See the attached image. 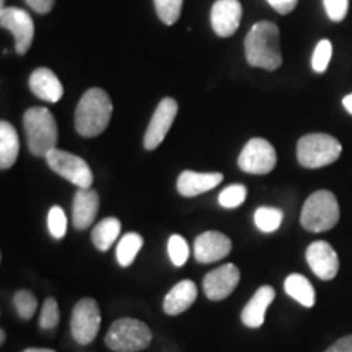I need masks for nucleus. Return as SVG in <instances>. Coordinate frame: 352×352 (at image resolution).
<instances>
[{
  "label": "nucleus",
  "mask_w": 352,
  "mask_h": 352,
  "mask_svg": "<svg viewBox=\"0 0 352 352\" xmlns=\"http://www.w3.org/2000/svg\"><path fill=\"white\" fill-rule=\"evenodd\" d=\"M246 63L252 67L277 70L283 64L280 33L272 21H258L245 38Z\"/></svg>",
  "instance_id": "obj_1"
},
{
  "label": "nucleus",
  "mask_w": 352,
  "mask_h": 352,
  "mask_svg": "<svg viewBox=\"0 0 352 352\" xmlns=\"http://www.w3.org/2000/svg\"><path fill=\"white\" fill-rule=\"evenodd\" d=\"M113 114V103L101 88H90L78 101L76 129L83 138H96L107 129Z\"/></svg>",
  "instance_id": "obj_2"
},
{
  "label": "nucleus",
  "mask_w": 352,
  "mask_h": 352,
  "mask_svg": "<svg viewBox=\"0 0 352 352\" xmlns=\"http://www.w3.org/2000/svg\"><path fill=\"white\" fill-rule=\"evenodd\" d=\"M23 126L30 152L34 157H46L57 148V124L54 116L47 108H30L23 116Z\"/></svg>",
  "instance_id": "obj_3"
},
{
  "label": "nucleus",
  "mask_w": 352,
  "mask_h": 352,
  "mask_svg": "<svg viewBox=\"0 0 352 352\" xmlns=\"http://www.w3.org/2000/svg\"><path fill=\"white\" fill-rule=\"evenodd\" d=\"M340 220V204L336 196L328 189H320L308 196L302 208L300 223L308 232H328Z\"/></svg>",
  "instance_id": "obj_4"
},
{
  "label": "nucleus",
  "mask_w": 352,
  "mask_h": 352,
  "mask_svg": "<svg viewBox=\"0 0 352 352\" xmlns=\"http://www.w3.org/2000/svg\"><path fill=\"white\" fill-rule=\"evenodd\" d=\"M342 145L340 140L323 132L307 134L297 144V160L303 168H323L334 164L341 157Z\"/></svg>",
  "instance_id": "obj_5"
},
{
  "label": "nucleus",
  "mask_w": 352,
  "mask_h": 352,
  "mask_svg": "<svg viewBox=\"0 0 352 352\" xmlns=\"http://www.w3.org/2000/svg\"><path fill=\"white\" fill-rule=\"evenodd\" d=\"M104 342L114 352H139L152 342V331L144 321L120 318L109 327Z\"/></svg>",
  "instance_id": "obj_6"
},
{
  "label": "nucleus",
  "mask_w": 352,
  "mask_h": 352,
  "mask_svg": "<svg viewBox=\"0 0 352 352\" xmlns=\"http://www.w3.org/2000/svg\"><path fill=\"white\" fill-rule=\"evenodd\" d=\"M101 324L100 307L96 300L90 297L80 298L74 307L72 316H70V333L77 344L87 346L95 341L98 336Z\"/></svg>",
  "instance_id": "obj_7"
},
{
  "label": "nucleus",
  "mask_w": 352,
  "mask_h": 352,
  "mask_svg": "<svg viewBox=\"0 0 352 352\" xmlns=\"http://www.w3.org/2000/svg\"><path fill=\"white\" fill-rule=\"evenodd\" d=\"M46 162L54 173L76 184L77 188H91L94 184V173L90 166L78 155L54 148L46 155Z\"/></svg>",
  "instance_id": "obj_8"
},
{
  "label": "nucleus",
  "mask_w": 352,
  "mask_h": 352,
  "mask_svg": "<svg viewBox=\"0 0 352 352\" xmlns=\"http://www.w3.org/2000/svg\"><path fill=\"white\" fill-rule=\"evenodd\" d=\"M277 164L276 148L266 139L254 138L248 140L239 157V166L245 173L267 175Z\"/></svg>",
  "instance_id": "obj_9"
},
{
  "label": "nucleus",
  "mask_w": 352,
  "mask_h": 352,
  "mask_svg": "<svg viewBox=\"0 0 352 352\" xmlns=\"http://www.w3.org/2000/svg\"><path fill=\"white\" fill-rule=\"evenodd\" d=\"M0 23L2 28L8 30L15 38V50L20 56L28 52L34 38V23L32 15L23 8L2 7L0 10Z\"/></svg>",
  "instance_id": "obj_10"
},
{
  "label": "nucleus",
  "mask_w": 352,
  "mask_h": 352,
  "mask_svg": "<svg viewBox=\"0 0 352 352\" xmlns=\"http://www.w3.org/2000/svg\"><path fill=\"white\" fill-rule=\"evenodd\" d=\"M240 283V270L235 264L228 263L219 266L217 270L210 271L206 274L202 280V289H204L206 297L212 302L226 300L230 296L236 285Z\"/></svg>",
  "instance_id": "obj_11"
},
{
  "label": "nucleus",
  "mask_w": 352,
  "mask_h": 352,
  "mask_svg": "<svg viewBox=\"0 0 352 352\" xmlns=\"http://www.w3.org/2000/svg\"><path fill=\"white\" fill-rule=\"evenodd\" d=\"M176 114H178V103L173 98H164L158 103L151 120V124L145 131L144 147L147 151H155L158 145L164 142L171 124H173Z\"/></svg>",
  "instance_id": "obj_12"
},
{
  "label": "nucleus",
  "mask_w": 352,
  "mask_h": 352,
  "mask_svg": "<svg viewBox=\"0 0 352 352\" xmlns=\"http://www.w3.org/2000/svg\"><path fill=\"white\" fill-rule=\"evenodd\" d=\"M305 258L310 270L321 280L334 279L338 271H340V258H338V253L324 240L314 241V243L308 246Z\"/></svg>",
  "instance_id": "obj_13"
},
{
  "label": "nucleus",
  "mask_w": 352,
  "mask_h": 352,
  "mask_svg": "<svg viewBox=\"0 0 352 352\" xmlns=\"http://www.w3.org/2000/svg\"><path fill=\"white\" fill-rule=\"evenodd\" d=\"M232 252V240L222 232H204L195 240V258L202 264L215 263L228 256Z\"/></svg>",
  "instance_id": "obj_14"
},
{
  "label": "nucleus",
  "mask_w": 352,
  "mask_h": 352,
  "mask_svg": "<svg viewBox=\"0 0 352 352\" xmlns=\"http://www.w3.org/2000/svg\"><path fill=\"white\" fill-rule=\"evenodd\" d=\"M241 3L239 0H217L210 12L212 30L220 38H228L239 30L241 21Z\"/></svg>",
  "instance_id": "obj_15"
},
{
  "label": "nucleus",
  "mask_w": 352,
  "mask_h": 352,
  "mask_svg": "<svg viewBox=\"0 0 352 352\" xmlns=\"http://www.w3.org/2000/svg\"><path fill=\"white\" fill-rule=\"evenodd\" d=\"M100 208V196L91 188H78L72 202V223L77 230H85L95 222Z\"/></svg>",
  "instance_id": "obj_16"
},
{
  "label": "nucleus",
  "mask_w": 352,
  "mask_h": 352,
  "mask_svg": "<svg viewBox=\"0 0 352 352\" xmlns=\"http://www.w3.org/2000/svg\"><path fill=\"white\" fill-rule=\"evenodd\" d=\"M276 298V290L271 285H261L241 310V323L248 328H261L266 318V310Z\"/></svg>",
  "instance_id": "obj_17"
},
{
  "label": "nucleus",
  "mask_w": 352,
  "mask_h": 352,
  "mask_svg": "<svg viewBox=\"0 0 352 352\" xmlns=\"http://www.w3.org/2000/svg\"><path fill=\"white\" fill-rule=\"evenodd\" d=\"M222 179V173H197V171L186 170L178 176L176 189L184 197H196L219 186Z\"/></svg>",
  "instance_id": "obj_18"
},
{
  "label": "nucleus",
  "mask_w": 352,
  "mask_h": 352,
  "mask_svg": "<svg viewBox=\"0 0 352 352\" xmlns=\"http://www.w3.org/2000/svg\"><path fill=\"white\" fill-rule=\"evenodd\" d=\"M30 88L39 100L47 103H57L64 95V87L59 77L51 69L39 67L30 77Z\"/></svg>",
  "instance_id": "obj_19"
},
{
  "label": "nucleus",
  "mask_w": 352,
  "mask_h": 352,
  "mask_svg": "<svg viewBox=\"0 0 352 352\" xmlns=\"http://www.w3.org/2000/svg\"><path fill=\"white\" fill-rule=\"evenodd\" d=\"M197 298V287L192 280L184 279L171 287L164 298V311L166 315H182Z\"/></svg>",
  "instance_id": "obj_20"
},
{
  "label": "nucleus",
  "mask_w": 352,
  "mask_h": 352,
  "mask_svg": "<svg viewBox=\"0 0 352 352\" xmlns=\"http://www.w3.org/2000/svg\"><path fill=\"white\" fill-rule=\"evenodd\" d=\"M20 152V140L15 127L8 121L0 122V168L8 170L15 165Z\"/></svg>",
  "instance_id": "obj_21"
},
{
  "label": "nucleus",
  "mask_w": 352,
  "mask_h": 352,
  "mask_svg": "<svg viewBox=\"0 0 352 352\" xmlns=\"http://www.w3.org/2000/svg\"><path fill=\"white\" fill-rule=\"evenodd\" d=\"M284 290L289 297H292L294 300H297L303 307L311 308L315 305V289L305 276L297 274V272L289 274L284 280Z\"/></svg>",
  "instance_id": "obj_22"
},
{
  "label": "nucleus",
  "mask_w": 352,
  "mask_h": 352,
  "mask_svg": "<svg viewBox=\"0 0 352 352\" xmlns=\"http://www.w3.org/2000/svg\"><path fill=\"white\" fill-rule=\"evenodd\" d=\"M121 233V222L116 217H107L100 220L91 232V241L100 252H108L111 245L118 240Z\"/></svg>",
  "instance_id": "obj_23"
},
{
  "label": "nucleus",
  "mask_w": 352,
  "mask_h": 352,
  "mask_svg": "<svg viewBox=\"0 0 352 352\" xmlns=\"http://www.w3.org/2000/svg\"><path fill=\"white\" fill-rule=\"evenodd\" d=\"M142 245H144V239L139 235V233L129 232L126 233L124 236H121L120 243H118V248H116V258H118V263H120V266L122 267L131 266V264L134 263L135 256L139 254L140 248H142Z\"/></svg>",
  "instance_id": "obj_24"
},
{
  "label": "nucleus",
  "mask_w": 352,
  "mask_h": 352,
  "mask_svg": "<svg viewBox=\"0 0 352 352\" xmlns=\"http://www.w3.org/2000/svg\"><path fill=\"white\" fill-rule=\"evenodd\" d=\"M284 219V212L280 209L276 208H259L254 212V226L258 227V230L264 233H272L280 227Z\"/></svg>",
  "instance_id": "obj_25"
},
{
  "label": "nucleus",
  "mask_w": 352,
  "mask_h": 352,
  "mask_svg": "<svg viewBox=\"0 0 352 352\" xmlns=\"http://www.w3.org/2000/svg\"><path fill=\"white\" fill-rule=\"evenodd\" d=\"M158 19L165 25H175L179 20L183 8V0H153Z\"/></svg>",
  "instance_id": "obj_26"
},
{
  "label": "nucleus",
  "mask_w": 352,
  "mask_h": 352,
  "mask_svg": "<svg viewBox=\"0 0 352 352\" xmlns=\"http://www.w3.org/2000/svg\"><path fill=\"white\" fill-rule=\"evenodd\" d=\"M13 305L21 320H32L33 315L36 314L38 300L30 290H19L13 296Z\"/></svg>",
  "instance_id": "obj_27"
},
{
  "label": "nucleus",
  "mask_w": 352,
  "mask_h": 352,
  "mask_svg": "<svg viewBox=\"0 0 352 352\" xmlns=\"http://www.w3.org/2000/svg\"><path fill=\"white\" fill-rule=\"evenodd\" d=\"M246 199V188L243 184H232L219 195V204L226 209H235Z\"/></svg>",
  "instance_id": "obj_28"
},
{
  "label": "nucleus",
  "mask_w": 352,
  "mask_h": 352,
  "mask_svg": "<svg viewBox=\"0 0 352 352\" xmlns=\"http://www.w3.org/2000/svg\"><path fill=\"white\" fill-rule=\"evenodd\" d=\"M168 256L176 267H182L189 258L188 241L182 235H171L168 240Z\"/></svg>",
  "instance_id": "obj_29"
},
{
  "label": "nucleus",
  "mask_w": 352,
  "mask_h": 352,
  "mask_svg": "<svg viewBox=\"0 0 352 352\" xmlns=\"http://www.w3.org/2000/svg\"><path fill=\"white\" fill-rule=\"evenodd\" d=\"M331 43H329L328 39H321V41L316 44L314 56H311V69H314L316 74H323L324 70L328 69L329 60H331Z\"/></svg>",
  "instance_id": "obj_30"
},
{
  "label": "nucleus",
  "mask_w": 352,
  "mask_h": 352,
  "mask_svg": "<svg viewBox=\"0 0 352 352\" xmlns=\"http://www.w3.org/2000/svg\"><path fill=\"white\" fill-rule=\"evenodd\" d=\"M47 228L56 240L64 239L65 232H67V217H65L63 208H59V206L51 208L50 214H47Z\"/></svg>",
  "instance_id": "obj_31"
},
{
  "label": "nucleus",
  "mask_w": 352,
  "mask_h": 352,
  "mask_svg": "<svg viewBox=\"0 0 352 352\" xmlns=\"http://www.w3.org/2000/svg\"><path fill=\"white\" fill-rule=\"evenodd\" d=\"M60 315H59V307H57L56 298H46L43 303V310H41V316H39V327L43 329H52L57 327L59 323Z\"/></svg>",
  "instance_id": "obj_32"
},
{
  "label": "nucleus",
  "mask_w": 352,
  "mask_h": 352,
  "mask_svg": "<svg viewBox=\"0 0 352 352\" xmlns=\"http://www.w3.org/2000/svg\"><path fill=\"white\" fill-rule=\"evenodd\" d=\"M323 6L329 20L342 21L349 10V0H323Z\"/></svg>",
  "instance_id": "obj_33"
},
{
  "label": "nucleus",
  "mask_w": 352,
  "mask_h": 352,
  "mask_svg": "<svg viewBox=\"0 0 352 352\" xmlns=\"http://www.w3.org/2000/svg\"><path fill=\"white\" fill-rule=\"evenodd\" d=\"M298 0H267V3L280 15H287L297 7Z\"/></svg>",
  "instance_id": "obj_34"
},
{
  "label": "nucleus",
  "mask_w": 352,
  "mask_h": 352,
  "mask_svg": "<svg viewBox=\"0 0 352 352\" xmlns=\"http://www.w3.org/2000/svg\"><path fill=\"white\" fill-rule=\"evenodd\" d=\"M25 2L28 3V7L33 8L34 12L44 15V13H50L52 10L56 0H25Z\"/></svg>",
  "instance_id": "obj_35"
},
{
  "label": "nucleus",
  "mask_w": 352,
  "mask_h": 352,
  "mask_svg": "<svg viewBox=\"0 0 352 352\" xmlns=\"http://www.w3.org/2000/svg\"><path fill=\"white\" fill-rule=\"evenodd\" d=\"M324 352H352V334L341 338L336 342H333Z\"/></svg>",
  "instance_id": "obj_36"
},
{
  "label": "nucleus",
  "mask_w": 352,
  "mask_h": 352,
  "mask_svg": "<svg viewBox=\"0 0 352 352\" xmlns=\"http://www.w3.org/2000/svg\"><path fill=\"white\" fill-rule=\"evenodd\" d=\"M342 104H344L346 111L349 113V114H352V94L344 96V100H342Z\"/></svg>",
  "instance_id": "obj_37"
},
{
  "label": "nucleus",
  "mask_w": 352,
  "mask_h": 352,
  "mask_svg": "<svg viewBox=\"0 0 352 352\" xmlns=\"http://www.w3.org/2000/svg\"><path fill=\"white\" fill-rule=\"evenodd\" d=\"M23 352H56V351L46 349V347H28V349H25Z\"/></svg>",
  "instance_id": "obj_38"
},
{
  "label": "nucleus",
  "mask_w": 352,
  "mask_h": 352,
  "mask_svg": "<svg viewBox=\"0 0 352 352\" xmlns=\"http://www.w3.org/2000/svg\"><path fill=\"white\" fill-rule=\"evenodd\" d=\"M0 342H2V344L6 342V331H3V329L0 331Z\"/></svg>",
  "instance_id": "obj_39"
}]
</instances>
